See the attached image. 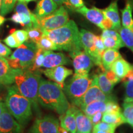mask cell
Segmentation results:
<instances>
[{
	"label": "cell",
	"instance_id": "6da1fadb",
	"mask_svg": "<svg viewBox=\"0 0 133 133\" xmlns=\"http://www.w3.org/2000/svg\"><path fill=\"white\" fill-rule=\"evenodd\" d=\"M38 102L43 107L62 115L69 109L70 104L64 91L57 83L41 79L38 88Z\"/></svg>",
	"mask_w": 133,
	"mask_h": 133
},
{
	"label": "cell",
	"instance_id": "7a4b0ae2",
	"mask_svg": "<svg viewBox=\"0 0 133 133\" xmlns=\"http://www.w3.org/2000/svg\"><path fill=\"white\" fill-rule=\"evenodd\" d=\"M44 35L54 43L57 50L71 51L83 49L77 25L72 20L58 29L44 30Z\"/></svg>",
	"mask_w": 133,
	"mask_h": 133
},
{
	"label": "cell",
	"instance_id": "3957f363",
	"mask_svg": "<svg viewBox=\"0 0 133 133\" xmlns=\"http://www.w3.org/2000/svg\"><path fill=\"white\" fill-rule=\"evenodd\" d=\"M13 69L14 82L19 92L30 101L33 109L39 113L38 102V88L42 78L39 70Z\"/></svg>",
	"mask_w": 133,
	"mask_h": 133
},
{
	"label": "cell",
	"instance_id": "277c9868",
	"mask_svg": "<svg viewBox=\"0 0 133 133\" xmlns=\"http://www.w3.org/2000/svg\"><path fill=\"white\" fill-rule=\"evenodd\" d=\"M5 105L22 127H24L32 117L31 103L19 92L16 85L8 87Z\"/></svg>",
	"mask_w": 133,
	"mask_h": 133
},
{
	"label": "cell",
	"instance_id": "5b68a950",
	"mask_svg": "<svg viewBox=\"0 0 133 133\" xmlns=\"http://www.w3.org/2000/svg\"><path fill=\"white\" fill-rule=\"evenodd\" d=\"M37 49L38 47L35 43L26 41L21 44L6 59L12 69H29L34 62Z\"/></svg>",
	"mask_w": 133,
	"mask_h": 133
},
{
	"label": "cell",
	"instance_id": "8992f818",
	"mask_svg": "<svg viewBox=\"0 0 133 133\" xmlns=\"http://www.w3.org/2000/svg\"><path fill=\"white\" fill-rule=\"evenodd\" d=\"M92 78L88 76H73L64 84L62 88L65 95L69 98L71 105L79 108L83 96L92 83Z\"/></svg>",
	"mask_w": 133,
	"mask_h": 133
},
{
	"label": "cell",
	"instance_id": "52a82bcc",
	"mask_svg": "<svg viewBox=\"0 0 133 133\" xmlns=\"http://www.w3.org/2000/svg\"><path fill=\"white\" fill-rule=\"evenodd\" d=\"M69 21V13L64 6H61L51 14L38 19L39 26L44 30L58 29L65 25Z\"/></svg>",
	"mask_w": 133,
	"mask_h": 133
},
{
	"label": "cell",
	"instance_id": "ba28073f",
	"mask_svg": "<svg viewBox=\"0 0 133 133\" xmlns=\"http://www.w3.org/2000/svg\"><path fill=\"white\" fill-rule=\"evenodd\" d=\"M69 56L72 59L73 66L75 70V76H88L90 70L94 65L92 58L85 51H71Z\"/></svg>",
	"mask_w": 133,
	"mask_h": 133
},
{
	"label": "cell",
	"instance_id": "9c48e42d",
	"mask_svg": "<svg viewBox=\"0 0 133 133\" xmlns=\"http://www.w3.org/2000/svg\"><path fill=\"white\" fill-rule=\"evenodd\" d=\"M76 12L83 15L86 19L102 30H112V22L103 14L102 9L96 7L88 8L84 6L78 9H75Z\"/></svg>",
	"mask_w": 133,
	"mask_h": 133
},
{
	"label": "cell",
	"instance_id": "30bf717a",
	"mask_svg": "<svg viewBox=\"0 0 133 133\" xmlns=\"http://www.w3.org/2000/svg\"><path fill=\"white\" fill-rule=\"evenodd\" d=\"M95 101H103L105 102L109 101H116V97L114 95H106L101 91L98 85L97 76H94L92 78L90 86L83 96L79 108Z\"/></svg>",
	"mask_w": 133,
	"mask_h": 133
},
{
	"label": "cell",
	"instance_id": "8fae6325",
	"mask_svg": "<svg viewBox=\"0 0 133 133\" xmlns=\"http://www.w3.org/2000/svg\"><path fill=\"white\" fill-rule=\"evenodd\" d=\"M59 120L51 115L39 116L26 133H60Z\"/></svg>",
	"mask_w": 133,
	"mask_h": 133
},
{
	"label": "cell",
	"instance_id": "7c38bea8",
	"mask_svg": "<svg viewBox=\"0 0 133 133\" xmlns=\"http://www.w3.org/2000/svg\"><path fill=\"white\" fill-rule=\"evenodd\" d=\"M94 36L95 35L86 30L81 29L79 31V38L82 48L92 58L94 64L99 66L104 72L105 70L102 64V58L98 54L94 44Z\"/></svg>",
	"mask_w": 133,
	"mask_h": 133
},
{
	"label": "cell",
	"instance_id": "4fadbf2b",
	"mask_svg": "<svg viewBox=\"0 0 133 133\" xmlns=\"http://www.w3.org/2000/svg\"><path fill=\"white\" fill-rule=\"evenodd\" d=\"M0 133H22V126L10 114L5 104L0 115Z\"/></svg>",
	"mask_w": 133,
	"mask_h": 133
},
{
	"label": "cell",
	"instance_id": "5bb4252c",
	"mask_svg": "<svg viewBox=\"0 0 133 133\" xmlns=\"http://www.w3.org/2000/svg\"><path fill=\"white\" fill-rule=\"evenodd\" d=\"M46 77L54 81L61 88H64L65 80L66 78L73 74V71L62 65L56 66V67L46 69L42 71Z\"/></svg>",
	"mask_w": 133,
	"mask_h": 133
},
{
	"label": "cell",
	"instance_id": "9a60e30c",
	"mask_svg": "<svg viewBox=\"0 0 133 133\" xmlns=\"http://www.w3.org/2000/svg\"><path fill=\"white\" fill-rule=\"evenodd\" d=\"M70 61L64 54L62 52H54L52 51H46L42 66L46 69L68 64Z\"/></svg>",
	"mask_w": 133,
	"mask_h": 133
},
{
	"label": "cell",
	"instance_id": "2e32d148",
	"mask_svg": "<svg viewBox=\"0 0 133 133\" xmlns=\"http://www.w3.org/2000/svg\"><path fill=\"white\" fill-rule=\"evenodd\" d=\"M10 20L16 24H20L25 28V29L39 26L37 17L31 12L29 13L16 12L12 15Z\"/></svg>",
	"mask_w": 133,
	"mask_h": 133
},
{
	"label": "cell",
	"instance_id": "e0dca14e",
	"mask_svg": "<svg viewBox=\"0 0 133 133\" xmlns=\"http://www.w3.org/2000/svg\"><path fill=\"white\" fill-rule=\"evenodd\" d=\"M74 110L76 123V133H91L93 126L89 118L78 107L75 105H74Z\"/></svg>",
	"mask_w": 133,
	"mask_h": 133
},
{
	"label": "cell",
	"instance_id": "ac0fdd59",
	"mask_svg": "<svg viewBox=\"0 0 133 133\" xmlns=\"http://www.w3.org/2000/svg\"><path fill=\"white\" fill-rule=\"evenodd\" d=\"M59 119L61 121V127L65 129L69 133L76 132V118L73 105H70L65 113L61 115Z\"/></svg>",
	"mask_w": 133,
	"mask_h": 133
},
{
	"label": "cell",
	"instance_id": "d6986e66",
	"mask_svg": "<svg viewBox=\"0 0 133 133\" xmlns=\"http://www.w3.org/2000/svg\"><path fill=\"white\" fill-rule=\"evenodd\" d=\"M14 82L13 69L9 66L7 59L0 57V84L9 86Z\"/></svg>",
	"mask_w": 133,
	"mask_h": 133
},
{
	"label": "cell",
	"instance_id": "ffe728a7",
	"mask_svg": "<svg viewBox=\"0 0 133 133\" xmlns=\"http://www.w3.org/2000/svg\"><path fill=\"white\" fill-rule=\"evenodd\" d=\"M102 11L104 16L112 22V30L118 31L121 28V21L118 13L117 1H115L111 3L107 8L102 9Z\"/></svg>",
	"mask_w": 133,
	"mask_h": 133
},
{
	"label": "cell",
	"instance_id": "44dd1931",
	"mask_svg": "<svg viewBox=\"0 0 133 133\" xmlns=\"http://www.w3.org/2000/svg\"><path fill=\"white\" fill-rule=\"evenodd\" d=\"M58 8V5L52 0H38L35 14L38 19L51 14Z\"/></svg>",
	"mask_w": 133,
	"mask_h": 133
},
{
	"label": "cell",
	"instance_id": "7402d4cb",
	"mask_svg": "<svg viewBox=\"0 0 133 133\" xmlns=\"http://www.w3.org/2000/svg\"><path fill=\"white\" fill-rule=\"evenodd\" d=\"M132 67L133 65L121 57L113 63L110 70L114 71L118 77L122 79L132 69Z\"/></svg>",
	"mask_w": 133,
	"mask_h": 133
},
{
	"label": "cell",
	"instance_id": "603a6c76",
	"mask_svg": "<svg viewBox=\"0 0 133 133\" xmlns=\"http://www.w3.org/2000/svg\"><path fill=\"white\" fill-rule=\"evenodd\" d=\"M121 56L118 49H107L105 50L102 56V64L105 71L110 69L113 63Z\"/></svg>",
	"mask_w": 133,
	"mask_h": 133
},
{
	"label": "cell",
	"instance_id": "cb8c5ba5",
	"mask_svg": "<svg viewBox=\"0 0 133 133\" xmlns=\"http://www.w3.org/2000/svg\"><path fill=\"white\" fill-rule=\"evenodd\" d=\"M106 104L107 102L103 101H95L85 106H83L80 109L86 116L90 118L97 112H101L103 114L105 112Z\"/></svg>",
	"mask_w": 133,
	"mask_h": 133
},
{
	"label": "cell",
	"instance_id": "d4e9b609",
	"mask_svg": "<svg viewBox=\"0 0 133 133\" xmlns=\"http://www.w3.org/2000/svg\"><path fill=\"white\" fill-rule=\"evenodd\" d=\"M102 121L107 123L115 124L118 126L122 124L126 123L125 119L123 116L122 112L118 113H107L103 114L102 117Z\"/></svg>",
	"mask_w": 133,
	"mask_h": 133
},
{
	"label": "cell",
	"instance_id": "484cf974",
	"mask_svg": "<svg viewBox=\"0 0 133 133\" xmlns=\"http://www.w3.org/2000/svg\"><path fill=\"white\" fill-rule=\"evenodd\" d=\"M132 6L130 1L126 3L125 8L121 10L122 15V25L123 26L129 29H133V19H132Z\"/></svg>",
	"mask_w": 133,
	"mask_h": 133
},
{
	"label": "cell",
	"instance_id": "4316f807",
	"mask_svg": "<svg viewBox=\"0 0 133 133\" xmlns=\"http://www.w3.org/2000/svg\"><path fill=\"white\" fill-rule=\"evenodd\" d=\"M118 31L124 46L128 48L133 52V29L121 26Z\"/></svg>",
	"mask_w": 133,
	"mask_h": 133
},
{
	"label": "cell",
	"instance_id": "83f0119b",
	"mask_svg": "<svg viewBox=\"0 0 133 133\" xmlns=\"http://www.w3.org/2000/svg\"><path fill=\"white\" fill-rule=\"evenodd\" d=\"M97 78L98 85L101 91L106 95H111L115 85L107 79L105 73H101L97 76Z\"/></svg>",
	"mask_w": 133,
	"mask_h": 133
},
{
	"label": "cell",
	"instance_id": "f1b7e54d",
	"mask_svg": "<svg viewBox=\"0 0 133 133\" xmlns=\"http://www.w3.org/2000/svg\"><path fill=\"white\" fill-rule=\"evenodd\" d=\"M123 116L125 119L126 123L133 126V103L125 102L123 104Z\"/></svg>",
	"mask_w": 133,
	"mask_h": 133
},
{
	"label": "cell",
	"instance_id": "f546056e",
	"mask_svg": "<svg viewBox=\"0 0 133 133\" xmlns=\"http://www.w3.org/2000/svg\"><path fill=\"white\" fill-rule=\"evenodd\" d=\"M28 33L29 39L31 42L35 43L36 44L39 39L44 35V31L39 26L37 27H32L30 29H25Z\"/></svg>",
	"mask_w": 133,
	"mask_h": 133
},
{
	"label": "cell",
	"instance_id": "4dcf8cb0",
	"mask_svg": "<svg viewBox=\"0 0 133 133\" xmlns=\"http://www.w3.org/2000/svg\"><path fill=\"white\" fill-rule=\"evenodd\" d=\"M38 48H41L44 51H54L57 50V48L55 44L47 36L44 35L39 41L36 43Z\"/></svg>",
	"mask_w": 133,
	"mask_h": 133
},
{
	"label": "cell",
	"instance_id": "1f68e13d",
	"mask_svg": "<svg viewBox=\"0 0 133 133\" xmlns=\"http://www.w3.org/2000/svg\"><path fill=\"white\" fill-rule=\"evenodd\" d=\"M46 51L43 50L41 48H38L37 51H36L35 57L34 62H33V64L32 66L30 68V70L32 71H35L39 70L40 68L42 66L43 60H44V52H45Z\"/></svg>",
	"mask_w": 133,
	"mask_h": 133
},
{
	"label": "cell",
	"instance_id": "d6a6232c",
	"mask_svg": "<svg viewBox=\"0 0 133 133\" xmlns=\"http://www.w3.org/2000/svg\"><path fill=\"white\" fill-rule=\"evenodd\" d=\"M102 39L105 49H119V48L124 46L122 40H117L112 37H106Z\"/></svg>",
	"mask_w": 133,
	"mask_h": 133
},
{
	"label": "cell",
	"instance_id": "836d02e7",
	"mask_svg": "<svg viewBox=\"0 0 133 133\" xmlns=\"http://www.w3.org/2000/svg\"><path fill=\"white\" fill-rule=\"evenodd\" d=\"M17 0H1L0 13L1 16H4L11 12L14 9Z\"/></svg>",
	"mask_w": 133,
	"mask_h": 133
},
{
	"label": "cell",
	"instance_id": "e575fe53",
	"mask_svg": "<svg viewBox=\"0 0 133 133\" xmlns=\"http://www.w3.org/2000/svg\"><path fill=\"white\" fill-rule=\"evenodd\" d=\"M10 33L13 34L15 36L16 40L21 44L27 41L29 39V36H28V33L26 30H15L12 29L10 31Z\"/></svg>",
	"mask_w": 133,
	"mask_h": 133
},
{
	"label": "cell",
	"instance_id": "d590c367",
	"mask_svg": "<svg viewBox=\"0 0 133 133\" xmlns=\"http://www.w3.org/2000/svg\"><path fill=\"white\" fill-rule=\"evenodd\" d=\"M125 87V95L124 101L125 102L133 103V79L124 82Z\"/></svg>",
	"mask_w": 133,
	"mask_h": 133
},
{
	"label": "cell",
	"instance_id": "8d00e7d4",
	"mask_svg": "<svg viewBox=\"0 0 133 133\" xmlns=\"http://www.w3.org/2000/svg\"><path fill=\"white\" fill-rule=\"evenodd\" d=\"M117 126L115 124L107 123L105 122H100L95 126H93V129H98V130H101L104 131H107V132H115V129Z\"/></svg>",
	"mask_w": 133,
	"mask_h": 133
},
{
	"label": "cell",
	"instance_id": "74e56055",
	"mask_svg": "<svg viewBox=\"0 0 133 133\" xmlns=\"http://www.w3.org/2000/svg\"><path fill=\"white\" fill-rule=\"evenodd\" d=\"M94 44H95L98 54L99 55L100 57L102 58L103 53L105 50V48L101 36L95 35V36H94Z\"/></svg>",
	"mask_w": 133,
	"mask_h": 133
},
{
	"label": "cell",
	"instance_id": "f35d334b",
	"mask_svg": "<svg viewBox=\"0 0 133 133\" xmlns=\"http://www.w3.org/2000/svg\"><path fill=\"white\" fill-rule=\"evenodd\" d=\"M105 112L107 113H118L121 112V108L119 107L116 101H109L106 104Z\"/></svg>",
	"mask_w": 133,
	"mask_h": 133
},
{
	"label": "cell",
	"instance_id": "ab89813d",
	"mask_svg": "<svg viewBox=\"0 0 133 133\" xmlns=\"http://www.w3.org/2000/svg\"><path fill=\"white\" fill-rule=\"evenodd\" d=\"M106 37H112L117 40H121L119 33L114 30H103L101 38H104Z\"/></svg>",
	"mask_w": 133,
	"mask_h": 133
},
{
	"label": "cell",
	"instance_id": "60d3db41",
	"mask_svg": "<svg viewBox=\"0 0 133 133\" xmlns=\"http://www.w3.org/2000/svg\"><path fill=\"white\" fill-rule=\"evenodd\" d=\"M4 42L8 46L12 48H18L20 46L19 43L17 42L15 36L13 35V34H12V33H11V35H9V36H8L7 37L5 38L4 39Z\"/></svg>",
	"mask_w": 133,
	"mask_h": 133
},
{
	"label": "cell",
	"instance_id": "b9f144b4",
	"mask_svg": "<svg viewBox=\"0 0 133 133\" xmlns=\"http://www.w3.org/2000/svg\"><path fill=\"white\" fill-rule=\"evenodd\" d=\"M104 73L105 74V76L107 78V79H109V81H110L112 83V84H114V85L117 84V83L119 82L121 80V79L118 77L114 71L111 70L110 69L109 70L105 71Z\"/></svg>",
	"mask_w": 133,
	"mask_h": 133
},
{
	"label": "cell",
	"instance_id": "7bdbcfd3",
	"mask_svg": "<svg viewBox=\"0 0 133 133\" xmlns=\"http://www.w3.org/2000/svg\"><path fill=\"white\" fill-rule=\"evenodd\" d=\"M11 53V50L7 46L0 42V56L2 57H8Z\"/></svg>",
	"mask_w": 133,
	"mask_h": 133
},
{
	"label": "cell",
	"instance_id": "ee69618b",
	"mask_svg": "<svg viewBox=\"0 0 133 133\" xmlns=\"http://www.w3.org/2000/svg\"><path fill=\"white\" fill-rule=\"evenodd\" d=\"M102 115H103V113L99 112H97L96 114H94V115L89 118V119H90V120L91 121V123H92L93 126H95L96 124L99 123H100L101 121H102Z\"/></svg>",
	"mask_w": 133,
	"mask_h": 133
},
{
	"label": "cell",
	"instance_id": "f6af8a7d",
	"mask_svg": "<svg viewBox=\"0 0 133 133\" xmlns=\"http://www.w3.org/2000/svg\"><path fill=\"white\" fill-rule=\"evenodd\" d=\"M69 2L75 9H78L84 6L83 0H69Z\"/></svg>",
	"mask_w": 133,
	"mask_h": 133
},
{
	"label": "cell",
	"instance_id": "bcb514c9",
	"mask_svg": "<svg viewBox=\"0 0 133 133\" xmlns=\"http://www.w3.org/2000/svg\"><path fill=\"white\" fill-rule=\"evenodd\" d=\"M55 3L57 4L58 6H65L66 8H68L70 9H74V8L72 7V6L70 4L69 0H52Z\"/></svg>",
	"mask_w": 133,
	"mask_h": 133
},
{
	"label": "cell",
	"instance_id": "7dc6e473",
	"mask_svg": "<svg viewBox=\"0 0 133 133\" xmlns=\"http://www.w3.org/2000/svg\"><path fill=\"white\" fill-rule=\"evenodd\" d=\"M131 79H133V67L132 69L128 73L127 75H126L124 78H123L121 80H122L123 82L124 83L125 82V81L131 80Z\"/></svg>",
	"mask_w": 133,
	"mask_h": 133
},
{
	"label": "cell",
	"instance_id": "c3c4849f",
	"mask_svg": "<svg viewBox=\"0 0 133 133\" xmlns=\"http://www.w3.org/2000/svg\"><path fill=\"white\" fill-rule=\"evenodd\" d=\"M92 133H115V132H107V131H104L101 130H98V129H93Z\"/></svg>",
	"mask_w": 133,
	"mask_h": 133
},
{
	"label": "cell",
	"instance_id": "681fc988",
	"mask_svg": "<svg viewBox=\"0 0 133 133\" xmlns=\"http://www.w3.org/2000/svg\"><path fill=\"white\" fill-rule=\"evenodd\" d=\"M36 0H18L19 2H21V3H28L30 2H31V1H35Z\"/></svg>",
	"mask_w": 133,
	"mask_h": 133
},
{
	"label": "cell",
	"instance_id": "f907efd6",
	"mask_svg": "<svg viewBox=\"0 0 133 133\" xmlns=\"http://www.w3.org/2000/svg\"><path fill=\"white\" fill-rule=\"evenodd\" d=\"M6 21V19H5V18L3 17V16H1V15H0V26L2 25L3 23L4 22V21Z\"/></svg>",
	"mask_w": 133,
	"mask_h": 133
},
{
	"label": "cell",
	"instance_id": "816d5d0a",
	"mask_svg": "<svg viewBox=\"0 0 133 133\" xmlns=\"http://www.w3.org/2000/svg\"><path fill=\"white\" fill-rule=\"evenodd\" d=\"M4 103L1 102V101H0V115H1V113H2V112H3V107H4Z\"/></svg>",
	"mask_w": 133,
	"mask_h": 133
},
{
	"label": "cell",
	"instance_id": "f5cc1de1",
	"mask_svg": "<svg viewBox=\"0 0 133 133\" xmlns=\"http://www.w3.org/2000/svg\"><path fill=\"white\" fill-rule=\"evenodd\" d=\"M59 132L60 133H69L68 131H66L65 129L62 128L61 127V126L59 127Z\"/></svg>",
	"mask_w": 133,
	"mask_h": 133
},
{
	"label": "cell",
	"instance_id": "db71d44e",
	"mask_svg": "<svg viewBox=\"0 0 133 133\" xmlns=\"http://www.w3.org/2000/svg\"><path fill=\"white\" fill-rule=\"evenodd\" d=\"M131 4H132V10H133V0H131Z\"/></svg>",
	"mask_w": 133,
	"mask_h": 133
},
{
	"label": "cell",
	"instance_id": "11a10c76",
	"mask_svg": "<svg viewBox=\"0 0 133 133\" xmlns=\"http://www.w3.org/2000/svg\"><path fill=\"white\" fill-rule=\"evenodd\" d=\"M1 0H0V8H1Z\"/></svg>",
	"mask_w": 133,
	"mask_h": 133
},
{
	"label": "cell",
	"instance_id": "9f6ffc18",
	"mask_svg": "<svg viewBox=\"0 0 133 133\" xmlns=\"http://www.w3.org/2000/svg\"><path fill=\"white\" fill-rule=\"evenodd\" d=\"M0 57H1V56H0Z\"/></svg>",
	"mask_w": 133,
	"mask_h": 133
},
{
	"label": "cell",
	"instance_id": "6f0895ef",
	"mask_svg": "<svg viewBox=\"0 0 133 133\" xmlns=\"http://www.w3.org/2000/svg\"><path fill=\"white\" fill-rule=\"evenodd\" d=\"M132 126V127H133V126Z\"/></svg>",
	"mask_w": 133,
	"mask_h": 133
}]
</instances>
